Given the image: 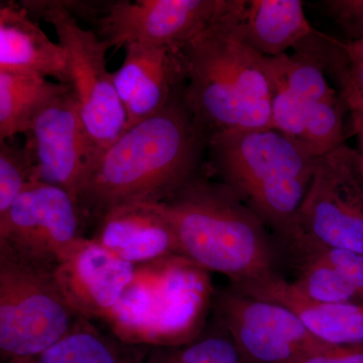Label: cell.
Here are the masks:
<instances>
[{
	"label": "cell",
	"instance_id": "obj_1",
	"mask_svg": "<svg viewBox=\"0 0 363 363\" xmlns=\"http://www.w3.org/2000/svg\"><path fill=\"white\" fill-rule=\"evenodd\" d=\"M207 147L208 135L182 91L164 111L126 128L98 157L77 194L85 222L128 203L167 201L200 175Z\"/></svg>",
	"mask_w": 363,
	"mask_h": 363
},
{
	"label": "cell",
	"instance_id": "obj_2",
	"mask_svg": "<svg viewBox=\"0 0 363 363\" xmlns=\"http://www.w3.org/2000/svg\"><path fill=\"white\" fill-rule=\"evenodd\" d=\"M247 6L242 0L179 49L185 68L184 101L208 138L272 128L271 66L243 39Z\"/></svg>",
	"mask_w": 363,
	"mask_h": 363
},
{
	"label": "cell",
	"instance_id": "obj_3",
	"mask_svg": "<svg viewBox=\"0 0 363 363\" xmlns=\"http://www.w3.org/2000/svg\"><path fill=\"white\" fill-rule=\"evenodd\" d=\"M162 204L179 257L228 277L235 288L279 274L278 252L266 224L220 181L196 177Z\"/></svg>",
	"mask_w": 363,
	"mask_h": 363
},
{
	"label": "cell",
	"instance_id": "obj_4",
	"mask_svg": "<svg viewBox=\"0 0 363 363\" xmlns=\"http://www.w3.org/2000/svg\"><path fill=\"white\" fill-rule=\"evenodd\" d=\"M207 150L221 183L285 240L319 157L304 143L272 128L214 133L208 138Z\"/></svg>",
	"mask_w": 363,
	"mask_h": 363
},
{
	"label": "cell",
	"instance_id": "obj_5",
	"mask_svg": "<svg viewBox=\"0 0 363 363\" xmlns=\"http://www.w3.org/2000/svg\"><path fill=\"white\" fill-rule=\"evenodd\" d=\"M78 318L60 291L54 272L33 266L0 247L2 363L49 350L70 332Z\"/></svg>",
	"mask_w": 363,
	"mask_h": 363
},
{
	"label": "cell",
	"instance_id": "obj_6",
	"mask_svg": "<svg viewBox=\"0 0 363 363\" xmlns=\"http://www.w3.org/2000/svg\"><path fill=\"white\" fill-rule=\"evenodd\" d=\"M21 4L56 30L59 44L66 52L69 86L98 159L126 130L125 111L117 94L113 73L107 69L106 52L111 48L95 30L83 28L65 2Z\"/></svg>",
	"mask_w": 363,
	"mask_h": 363
},
{
	"label": "cell",
	"instance_id": "obj_7",
	"mask_svg": "<svg viewBox=\"0 0 363 363\" xmlns=\"http://www.w3.org/2000/svg\"><path fill=\"white\" fill-rule=\"evenodd\" d=\"M363 253V164L347 145L318 157L311 185L283 241Z\"/></svg>",
	"mask_w": 363,
	"mask_h": 363
},
{
	"label": "cell",
	"instance_id": "obj_8",
	"mask_svg": "<svg viewBox=\"0 0 363 363\" xmlns=\"http://www.w3.org/2000/svg\"><path fill=\"white\" fill-rule=\"evenodd\" d=\"M84 216L70 193L32 181L0 217V247L54 272L84 238Z\"/></svg>",
	"mask_w": 363,
	"mask_h": 363
},
{
	"label": "cell",
	"instance_id": "obj_9",
	"mask_svg": "<svg viewBox=\"0 0 363 363\" xmlns=\"http://www.w3.org/2000/svg\"><path fill=\"white\" fill-rule=\"evenodd\" d=\"M213 307L220 327L250 363H300L333 347L315 337L289 308L233 286L214 296Z\"/></svg>",
	"mask_w": 363,
	"mask_h": 363
},
{
	"label": "cell",
	"instance_id": "obj_10",
	"mask_svg": "<svg viewBox=\"0 0 363 363\" xmlns=\"http://www.w3.org/2000/svg\"><path fill=\"white\" fill-rule=\"evenodd\" d=\"M242 0H136L108 4L96 21L109 48L131 44L181 49Z\"/></svg>",
	"mask_w": 363,
	"mask_h": 363
},
{
	"label": "cell",
	"instance_id": "obj_11",
	"mask_svg": "<svg viewBox=\"0 0 363 363\" xmlns=\"http://www.w3.org/2000/svg\"><path fill=\"white\" fill-rule=\"evenodd\" d=\"M23 135L32 181L64 189L77 201L79 189L97 157L71 88L52 100Z\"/></svg>",
	"mask_w": 363,
	"mask_h": 363
},
{
	"label": "cell",
	"instance_id": "obj_12",
	"mask_svg": "<svg viewBox=\"0 0 363 363\" xmlns=\"http://www.w3.org/2000/svg\"><path fill=\"white\" fill-rule=\"evenodd\" d=\"M138 276V267L82 238L54 271L60 291L80 317L109 319Z\"/></svg>",
	"mask_w": 363,
	"mask_h": 363
},
{
	"label": "cell",
	"instance_id": "obj_13",
	"mask_svg": "<svg viewBox=\"0 0 363 363\" xmlns=\"http://www.w3.org/2000/svg\"><path fill=\"white\" fill-rule=\"evenodd\" d=\"M114 84L125 111L126 128L164 111L185 84V68L176 48L131 44L124 48Z\"/></svg>",
	"mask_w": 363,
	"mask_h": 363
},
{
	"label": "cell",
	"instance_id": "obj_14",
	"mask_svg": "<svg viewBox=\"0 0 363 363\" xmlns=\"http://www.w3.org/2000/svg\"><path fill=\"white\" fill-rule=\"evenodd\" d=\"M95 223L91 240L136 267L179 257L175 233L162 203L121 205Z\"/></svg>",
	"mask_w": 363,
	"mask_h": 363
},
{
	"label": "cell",
	"instance_id": "obj_15",
	"mask_svg": "<svg viewBox=\"0 0 363 363\" xmlns=\"http://www.w3.org/2000/svg\"><path fill=\"white\" fill-rule=\"evenodd\" d=\"M0 72L52 77L69 86L65 50L50 40L23 4L0 6Z\"/></svg>",
	"mask_w": 363,
	"mask_h": 363
},
{
	"label": "cell",
	"instance_id": "obj_16",
	"mask_svg": "<svg viewBox=\"0 0 363 363\" xmlns=\"http://www.w3.org/2000/svg\"><path fill=\"white\" fill-rule=\"evenodd\" d=\"M234 289L289 308L322 342L331 346H363V304L312 302L296 292L290 281L279 274Z\"/></svg>",
	"mask_w": 363,
	"mask_h": 363
},
{
	"label": "cell",
	"instance_id": "obj_17",
	"mask_svg": "<svg viewBox=\"0 0 363 363\" xmlns=\"http://www.w3.org/2000/svg\"><path fill=\"white\" fill-rule=\"evenodd\" d=\"M300 0H248L242 21L245 43L267 58L289 50L314 33Z\"/></svg>",
	"mask_w": 363,
	"mask_h": 363
},
{
	"label": "cell",
	"instance_id": "obj_18",
	"mask_svg": "<svg viewBox=\"0 0 363 363\" xmlns=\"http://www.w3.org/2000/svg\"><path fill=\"white\" fill-rule=\"evenodd\" d=\"M100 330L79 316L70 332L49 350L6 363H145L149 350Z\"/></svg>",
	"mask_w": 363,
	"mask_h": 363
},
{
	"label": "cell",
	"instance_id": "obj_19",
	"mask_svg": "<svg viewBox=\"0 0 363 363\" xmlns=\"http://www.w3.org/2000/svg\"><path fill=\"white\" fill-rule=\"evenodd\" d=\"M69 89L40 76L0 72V140L23 135L35 117Z\"/></svg>",
	"mask_w": 363,
	"mask_h": 363
},
{
	"label": "cell",
	"instance_id": "obj_20",
	"mask_svg": "<svg viewBox=\"0 0 363 363\" xmlns=\"http://www.w3.org/2000/svg\"><path fill=\"white\" fill-rule=\"evenodd\" d=\"M296 255L301 264L300 272L290 283L302 297L322 304H363L362 294L326 260L309 253Z\"/></svg>",
	"mask_w": 363,
	"mask_h": 363
},
{
	"label": "cell",
	"instance_id": "obj_21",
	"mask_svg": "<svg viewBox=\"0 0 363 363\" xmlns=\"http://www.w3.org/2000/svg\"><path fill=\"white\" fill-rule=\"evenodd\" d=\"M145 363L250 362L223 329V333L194 339L182 345L152 346L147 352Z\"/></svg>",
	"mask_w": 363,
	"mask_h": 363
},
{
	"label": "cell",
	"instance_id": "obj_22",
	"mask_svg": "<svg viewBox=\"0 0 363 363\" xmlns=\"http://www.w3.org/2000/svg\"><path fill=\"white\" fill-rule=\"evenodd\" d=\"M305 125L302 143L316 157L344 143L343 109L340 94L319 100L305 101Z\"/></svg>",
	"mask_w": 363,
	"mask_h": 363
},
{
	"label": "cell",
	"instance_id": "obj_23",
	"mask_svg": "<svg viewBox=\"0 0 363 363\" xmlns=\"http://www.w3.org/2000/svg\"><path fill=\"white\" fill-rule=\"evenodd\" d=\"M33 167L25 147L0 140V217L32 182Z\"/></svg>",
	"mask_w": 363,
	"mask_h": 363
},
{
	"label": "cell",
	"instance_id": "obj_24",
	"mask_svg": "<svg viewBox=\"0 0 363 363\" xmlns=\"http://www.w3.org/2000/svg\"><path fill=\"white\" fill-rule=\"evenodd\" d=\"M295 255L309 253L326 260L335 267L348 281L363 296V253L353 250L317 247V245H298L291 248Z\"/></svg>",
	"mask_w": 363,
	"mask_h": 363
},
{
	"label": "cell",
	"instance_id": "obj_25",
	"mask_svg": "<svg viewBox=\"0 0 363 363\" xmlns=\"http://www.w3.org/2000/svg\"><path fill=\"white\" fill-rule=\"evenodd\" d=\"M319 4L343 30L348 43L363 40V0H328Z\"/></svg>",
	"mask_w": 363,
	"mask_h": 363
},
{
	"label": "cell",
	"instance_id": "obj_26",
	"mask_svg": "<svg viewBox=\"0 0 363 363\" xmlns=\"http://www.w3.org/2000/svg\"><path fill=\"white\" fill-rule=\"evenodd\" d=\"M300 363H363V346H333Z\"/></svg>",
	"mask_w": 363,
	"mask_h": 363
},
{
	"label": "cell",
	"instance_id": "obj_27",
	"mask_svg": "<svg viewBox=\"0 0 363 363\" xmlns=\"http://www.w3.org/2000/svg\"><path fill=\"white\" fill-rule=\"evenodd\" d=\"M340 96L346 109L350 111L353 128L358 136L360 145V156L363 164V97L350 88L341 87Z\"/></svg>",
	"mask_w": 363,
	"mask_h": 363
},
{
	"label": "cell",
	"instance_id": "obj_28",
	"mask_svg": "<svg viewBox=\"0 0 363 363\" xmlns=\"http://www.w3.org/2000/svg\"><path fill=\"white\" fill-rule=\"evenodd\" d=\"M323 37L327 48L334 56L347 63H363V40L348 43L341 42L324 33Z\"/></svg>",
	"mask_w": 363,
	"mask_h": 363
}]
</instances>
